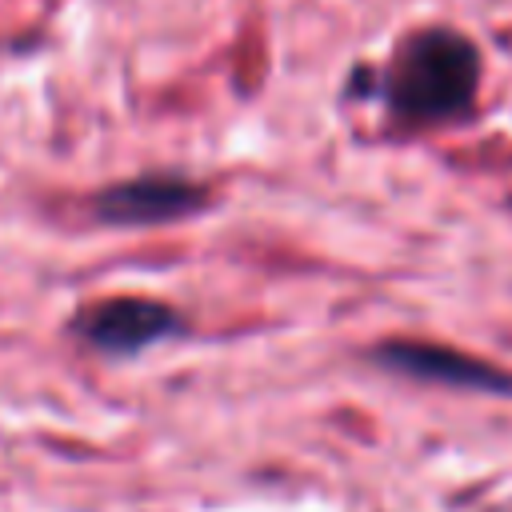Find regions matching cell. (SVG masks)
Returning <instances> with one entry per match:
<instances>
[{"instance_id": "obj_1", "label": "cell", "mask_w": 512, "mask_h": 512, "mask_svg": "<svg viewBox=\"0 0 512 512\" xmlns=\"http://www.w3.org/2000/svg\"><path fill=\"white\" fill-rule=\"evenodd\" d=\"M480 84V52L452 28L416 32L384 72V100L404 124H440L460 116Z\"/></svg>"}, {"instance_id": "obj_2", "label": "cell", "mask_w": 512, "mask_h": 512, "mask_svg": "<svg viewBox=\"0 0 512 512\" xmlns=\"http://www.w3.org/2000/svg\"><path fill=\"white\" fill-rule=\"evenodd\" d=\"M372 364L408 376V380H424V384H440V388H460V392H484V396H504L512 400V372H504L500 364L476 360L460 348L448 344H432V340H380L368 352Z\"/></svg>"}, {"instance_id": "obj_3", "label": "cell", "mask_w": 512, "mask_h": 512, "mask_svg": "<svg viewBox=\"0 0 512 512\" xmlns=\"http://www.w3.org/2000/svg\"><path fill=\"white\" fill-rule=\"evenodd\" d=\"M72 328L100 352L132 356L156 340L176 336L180 316H176V308L148 300V296H112V300H100V304L76 312Z\"/></svg>"}, {"instance_id": "obj_4", "label": "cell", "mask_w": 512, "mask_h": 512, "mask_svg": "<svg viewBox=\"0 0 512 512\" xmlns=\"http://www.w3.org/2000/svg\"><path fill=\"white\" fill-rule=\"evenodd\" d=\"M208 192L184 176H140L128 184H112L92 200V212L104 224L144 228V224H168L180 216L200 212Z\"/></svg>"}]
</instances>
